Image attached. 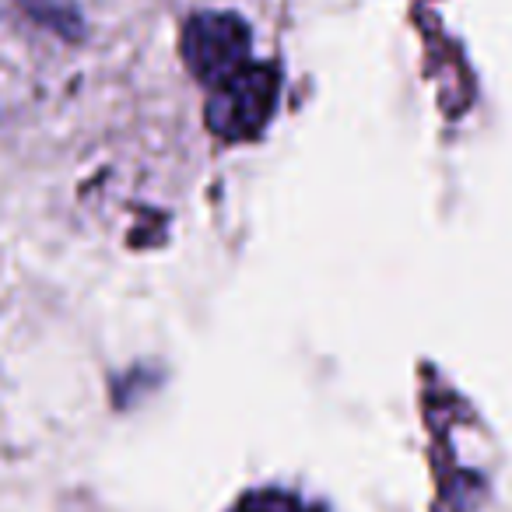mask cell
Wrapping results in <instances>:
<instances>
[{
    "label": "cell",
    "mask_w": 512,
    "mask_h": 512,
    "mask_svg": "<svg viewBox=\"0 0 512 512\" xmlns=\"http://www.w3.org/2000/svg\"><path fill=\"white\" fill-rule=\"evenodd\" d=\"M281 95V74L274 64L249 60L232 78L218 81L207 99V127L225 141H253L271 123Z\"/></svg>",
    "instance_id": "obj_1"
},
{
    "label": "cell",
    "mask_w": 512,
    "mask_h": 512,
    "mask_svg": "<svg viewBox=\"0 0 512 512\" xmlns=\"http://www.w3.org/2000/svg\"><path fill=\"white\" fill-rule=\"evenodd\" d=\"M179 46L193 78L214 88L249 64L253 36H249V25L232 11H200L186 22Z\"/></svg>",
    "instance_id": "obj_2"
},
{
    "label": "cell",
    "mask_w": 512,
    "mask_h": 512,
    "mask_svg": "<svg viewBox=\"0 0 512 512\" xmlns=\"http://www.w3.org/2000/svg\"><path fill=\"white\" fill-rule=\"evenodd\" d=\"M36 22H43L46 29L60 32L67 39L81 36V11L74 0H18Z\"/></svg>",
    "instance_id": "obj_3"
},
{
    "label": "cell",
    "mask_w": 512,
    "mask_h": 512,
    "mask_svg": "<svg viewBox=\"0 0 512 512\" xmlns=\"http://www.w3.org/2000/svg\"><path fill=\"white\" fill-rule=\"evenodd\" d=\"M235 512H306L295 498L278 495V491H264V495H253L239 505Z\"/></svg>",
    "instance_id": "obj_4"
}]
</instances>
